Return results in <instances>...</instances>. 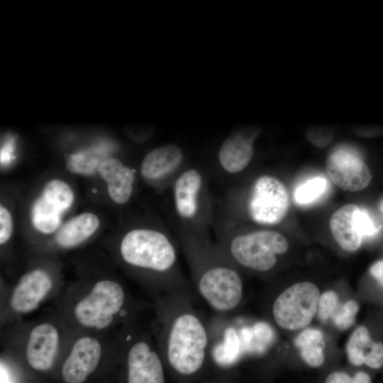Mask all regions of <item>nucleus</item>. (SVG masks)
I'll return each instance as SVG.
<instances>
[{
    "instance_id": "c756f323",
    "label": "nucleus",
    "mask_w": 383,
    "mask_h": 383,
    "mask_svg": "<svg viewBox=\"0 0 383 383\" xmlns=\"http://www.w3.org/2000/svg\"><path fill=\"white\" fill-rule=\"evenodd\" d=\"M366 365L371 368L379 369L383 366V344L382 343H375L365 359Z\"/></svg>"
},
{
    "instance_id": "4468645a",
    "label": "nucleus",
    "mask_w": 383,
    "mask_h": 383,
    "mask_svg": "<svg viewBox=\"0 0 383 383\" xmlns=\"http://www.w3.org/2000/svg\"><path fill=\"white\" fill-rule=\"evenodd\" d=\"M255 131H241L230 135L222 144L218 159L223 169L235 174L243 170L253 155Z\"/></svg>"
},
{
    "instance_id": "393cba45",
    "label": "nucleus",
    "mask_w": 383,
    "mask_h": 383,
    "mask_svg": "<svg viewBox=\"0 0 383 383\" xmlns=\"http://www.w3.org/2000/svg\"><path fill=\"white\" fill-rule=\"evenodd\" d=\"M358 310L359 306L355 301L340 304L331 319L339 329H348L353 325Z\"/></svg>"
},
{
    "instance_id": "cd10ccee",
    "label": "nucleus",
    "mask_w": 383,
    "mask_h": 383,
    "mask_svg": "<svg viewBox=\"0 0 383 383\" xmlns=\"http://www.w3.org/2000/svg\"><path fill=\"white\" fill-rule=\"evenodd\" d=\"M307 139L318 148H324L332 141L334 129L330 127L316 126L308 129L306 132Z\"/></svg>"
},
{
    "instance_id": "412c9836",
    "label": "nucleus",
    "mask_w": 383,
    "mask_h": 383,
    "mask_svg": "<svg viewBox=\"0 0 383 383\" xmlns=\"http://www.w3.org/2000/svg\"><path fill=\"white\" fill-rule=\"evenodd\" d=\"M108 145L100 143L82 151L69 155L66 157V167L73 173L89 175L93 174L101 162L106 159Z\"/></svg>"
},
{
    "instance_id": "7c9ffc66",
    "label": "nucleus",
    "mask_w": 383,
    "mask_h": 383,
    "mask_svg": "<svg viewBox=\"0 0 383 383\" xmlns=\"http://www.w3.org/2000/svg\"><path fill=\"white\" fill-rule=\"evenodd\" d=\"M370 273L383 287V260L374 263L370 269Z\"/></svg>"
},
{
    "instance_id": "473e14b6",
    "label": "nucleus",
    "mask_w": 383,
    "mask_h": 383,
    "mask_svg": "<svg viewBox=\"0 0 383 383\" xmlns=\"http://www.w3.org/2000/svg\"><path fill=\"white\" fill-rule=\"evenodd\" d=\"M356 133L362 135V136H370L379 134L382 131V128H356L355 129Z\"/></svg>"
},
{
    "instance_id": "9d476101",
    "label": "nucleus",
    "mask_w": 383,
    "mask_h": 383,
    "mask_svg": "<svg viewBox=\"0 0 383 383\" xmlns=\"http://www.w3.org/2000/svg\"><path fill=\"white\" fill-rule=\"evenodd\" d=\"M165 380V369L158 353L144 340L133 344L127 355L128 382L164 383Z\"/></svg>"
},
{
    "instance_id": "a211bd4d",
    "label": "nucleus",
    "mask_w": 383,
    "mask_h": 383,
    "mask_svg": "<svg viewBox=\"0 0 383 383\" xmlns=\"http://www.w3.org/2000/svg\"><path fill=\"white\" fill-rule=\"evenodd\" d=\"M357 208L358 206L354 204L344 205L332 214L329 221L334 239L343 250L349 252L357 250L362 240L353 221Z\"/></svg>"
},
{
    "instance_id": "2f4dec72",
    "label": "nucleus",
    "mask_w": 383,
    "mask_h": 383,
    "mask_svg": "<svg viewBox=\"0 0 383 383\" xmlns=\"http://www.w3.org/2000/svg\"><path fill=\"white\" fill-rule=\"evenodd\" d=\"M328 383H349L352 382V377L344 372H334L331 374L326 380Z\"/></svg>"
},
{
    "instance_id": "20e7f679",
    "label": "nucleus",
    "mask_w": 383,
    "mask_h": 383,
    "mask_svg": "<svg viewBox=\"0 0 383 383\" xmlns=\"http://www.w3.org/2000/svg\"><path fill=\"white\" fill-rule=\"evenodd\" d=\"M288 242L279 232L270 230L236 234L229 238L222 252L238 268L267 272L274 268L277 256L288 249Z\"/></svg>"
},
{
    "instance_id": "423d86ee",
    "label": "nucleus",
    "mask_w": 383,
    "mask_h": 383,
    "mask_svg": "<svg viewBox=\"0 0 383 383\" xmlns=\"http://www.w3.org/2000/svg\"><path fill=\"white\" fill-rule=\"evenodd\" d=\"M125 299L122 287L112 280L98 282L91 292L74 307L77 321L85 327L103 329L113 320Z\"/></svg>"
},
{
    "instance_id": "1a4fd4ad",
    "label": "nucleus",
    "mask_w": 383,
    "mask_h": 383,
    "mask_svg": "<svg viewBox=\"0 0 383 383\" xmlns=\"http://www.w3.org/2000/svg\"><path fill=\"white\" fill-rule=\"evenodd\" d=\"M326 169L331 180L348 192L365 189L372 177L362 158L348 146L338 147L328 155Z\"/></svg>"
},
{
    "instance_id": "dca6fc26",
    "label": "nucleus",
    "mask_w": 383,
    "mask_h": 383,
    "mask_svg": "<svg viewBox=\"0 0 383 383\" xmlns=\"http://www.w3.org/2000/svg\"><path fill=\"white\" fill-rule=\"evenodd\" d=\"M183 152L174 144L157 148L149 152L142 161L140 172L148 179H157L174 171L182 162Z\"/></svg>"
},
{
    "instance_id": "b1692460",
    "label": "nucleus",
    "mask_w": 383,
    "mask_h": 383,
    "mask_svg": "<svg viewBox=\"0 0 383 383\" xmlns=\"http://www.w3.org/2000/svg\"><path fill=\"white\" fill-rule=\"evenodd\" d=\"M327 181L321 177L309 179L299 187L294 192L295 201L299 204H308L316 201L326 191Z\"/></svg>"
},
{
    "instance_id": "7ed1b4c3",
    "label": "nucleus",
    "mask_w": 383,
    "mask_h": 383,
    "mask_svg": "<svg viewBox=\"0 0 383 383\" xmlns=\"http://www.w3.org/2000/svg\"><path fill=\"white\" fill-rule=\"evenodd\" d=\"M120 252L127 264L165 274L178 292H190V284L178 265L176 248L164 233L133 229L123 236Z\"/></svg>"
},
{
    "instance_id": "bb28decb",
    "label": "nucleus",
    "mask_w": 383,
    "mask_h": 383,
    "mask_svg": "<svg viewBox=\"0 0 383 383\" xmlns=\"http://www.w3.org/2000/svg\"><path fill=\"white\" fill-rule=\"evenodd\" d=\"M353 221L356 231L362 238L373 235L379 230L368 212L359 206L354 213Z\"/></svg>"
},
{
    "instance_id": "2eb2a0df",
    "label": "nucleus",
    "mask_w": 383,
    "mask_h": 383,
    "mask_svg": "<svg viewBox=\"0 0 383 383\" xmlns=\"http://www.w3.org/2000/svg\"><path fill=\"white\" fill-rule=\"evenodd\" d=\"M98 172L106 183L111 200L118 204L126 203L133 189L135 174L133 170L116 158L106 157L99 165Z\"/></svg>"
},
{
    "instance_id": "6ab92c4d",
    "label": "nucleus",
    "mask_w": 383,
    "mask_h": 383,
    "mask_svg": "<svg viewBox=\"0 0 383 383\" xmlns=\"http://www.w3.org/2000/svg\"><path fill=\"white\" fill-rule=\"evenodd\" d=\"M99 224V219L94 213H81L68 221L60 229L55 235V241L62 248L76 246L90 237Z\"/></svg>"
},
{
    "instance_id": "9b49d317",
    "label": "nucleus",
    "mask_w": 383,
    "mask_h": 383,
    "mask_svg": "<svg viewBox=\"0 0 383 383\" xmlns=\"http://www.w3.org/2000/svg\"><path fill=\"white\" fill-rule=\"evenodd\" d=\"M101 348L97 340L83 337L78 339L63 364L62 376L68 383H81L96 368Z\"/></svg>"
},
{
    "instance_id": "a878e982",
    "label": "nucleus",
    "mask_w": 383,
    "mask_h": 383,
    "mask_svg": "<svg viewBox=\"0 0 383 383\" xmlns=\"http://www.w3.org/2000/svg\"><path fill=\"white\" fill-rule=\"evenodd\" d=\"M339 304L338 297L334 292L328 291L320 295L317 306L320 321L325 323L331 318Z\"/></svg>"
},
{
    "instance_id": "72a5a7b5",
    "label": "nucleus",
    "mask_w": 383,
    "mask_h": 383,
    "mask_svg": "<svg viewBox=\"0 0 383 383\" xmlns=\"http://www.w3.org/2000/svg\"><path fill=\"white\" fill-rule=\"evenodd\" d=\"M371 382L370 376L362 372H357L352 377V382L353 383H368Z\"/></svg>"
},
{
    "instance_id": "0eeeda50",
    "label": "nucleus",
    "mask_w": 383,
    "mask_h": 383,
    "mask_svg": "<svg viewBox=\"0 0 383 383\" xmlns=\"http://www.w3.org/2000/svg\"><path fill=\"white\" fill-rule=\"evenodd\" d=\"M74 199L73 190L67 182L58 179L48 182L31 207L30 218L33 227L44 234L55 231Z\"/></svg>"
},
{
    "instance_id": "f03ea898",
    "label": "nucleus",
    "mask_w": 383,
    "mask_h": 383,
    "mask_svg": "<svg viewBox=\"0 0 383 383\" xmlns=\"http://www.w3.org/2000/svg\"><path fill=\"white\" fill-rule=\"evenodd\" d=\"M194 289L206 305L219 315L231 314L243 296L238 268L222 252L189 255Z\"/></svg>"
},
{
    "instance_id": "f704fd0d",
    "label": "nucleus",
    "mask_w": 383,
    "mask_h": 383,
    "mask_svg": "<svg viewBox=\"0 0 383 383\" xmlns=\"http://www.w3.org/2000/svg\"><path fill=\"white\" fill-rule=\"evenodd\" d=\"M382 209L383 210V203H382Z\"/></svg>"
},
{
    "instance_id": "ddd939ff",
    "label": "nucleus",
    "mask_w": 383,
    "mask_h": 383,
    "mask_svg": "<svg viewBox=\"0 0 383 383\" xmlns=\"http://www.w3.org/2000/svg\"><path fill=\"white\" fill-rule=\"evenodd\" d=\"M59 336L57 329L50 323L35 326L30 332L26 357L30 366L38 371L51 367L57 354Z\"/></svg>"
},
{
    "instance_id": "4be33fe9",
    "label": "nucleus",
    "mask_w": 383,
    "mask_h": 383,
    "mask_svg": "<svg viewBox=\"0 0 383 383\" xmlns=\"http://www.w3.org/2000/svg\"><path fill=\"white\" fill-rule=\"evenodd\" d=\"M304 361L311 367H320L324 361L325 342L323 333L315 328L302 331L294 340Z\"/></svg>"
},
{
    "instance_id": "39448f33",
    "label": "nucleus",
    "mask_w": 383,
    "mask_h": 383,
    "mask_svg": "<svg viewBox=\"0 0 383 383\" xmlns=\"http://www.w3.org/2000/svg\"><path fill=\"white\" fill-rule=\"evenodd\" d=\"M318 288L309 282H299L284 290L275 299L272 313L281 328L296 331L306 327L317 313Z\"/></svg>"
},
{
    "instance_id": "c85d7f7f",
    "label": "nucleus",
    "mask_w": 383,
    "mask_h": 383,
    "mask_svg": "<svg viewBox=\"0 0 383 383\" xmlns=\"http://www.w3.org/2000/svg\"><path fill=\"white\" fill-rule=\"evenodd\" d=\"M13 233V220L9 211L2 204L0 206V244L6 243Z\"/></svg>"
},
{
    "instance_id": "5701e85b",
    "label": "nucleus",
    "mask_w": 383,
    "mask_h": 383,
    "mask_svg": "<svg viewBox=\"0 0 383 383\" xmlns=\"http://www.w3.org/2000/svg\"><path fill=\"white\" fill-rule=\"evenodd\" d=\"M374 343L366 327L360 326L356 328L350 337L346 346L350 363L355 366L364 364L365 359L371 351Z\"/></svg>"
},
{
    "instance_id": "f257e3e1",
    "label": "nucleus",
    "mask_w": 383,
    "mask_h": 383,
    "mask_svg": "<svg viewBox=\"0 0 383 383\" xmlns=\"http://www.w3.org/2000/svg\"><path fill=\"white\" fill-rule=\"evenodd\" d=\"M190 292L170 294L165 358L173 380L191 382L200 378L210 363V330L194 307Z\"/></svg>"
},
{
    "instance_id": "f3484780",
    "label": "nucleus",
    "mask_w": 383,
    "mask_h": 383,
    "mask_svg": "<svg viewBox=\"0 0 383 383\" xmlns=\"http://www.w3.org/2000/svg\"><path fill=\"white\" fill-rule=\"evenodd\" d=\"M201 184V175L194 169L185 171L175 182L174 204L181 218L190 219L196 215L198 209V194Z\"/></svg>"
},
{
    "instance_id": "aec40b11",
    "label": "nucleus",
    "mask_w": 383,
    "mask_h": 383,
    "mask_svg": "<svg viewBox=\"0 0 383 383\" xmlns=\"http://www.w3.org/2000/svg\"><path fill=\"white\" fill-rule=\"evenodd\" d=\"M241 356L244 353L262 354L272 345L274 332L267 323L259 322L251 327H244L238 331Z\"/></svg>"
},
{
    "instance_id": "6e6552de",
    "label": "nucleus",
    "mask_w": 383,
    "mask_h": 383,
    "mask_svg": "<svg viewBox=\"0 0 383 383\" xmlns=\"http://www.w3.org/2000/svg\"><path fill=\"white\" fill-rule=\"evenodd\" d=\"M289 206L284 185L271 176H262L255 182L248 201V212L257 223L274 225L286 216Z\"/></svg>"
},
{
    "instance_id": "f8f14e48",
    "label": "nucleus",
    "mask_w": 383,
    "mask_h": 383,
    "mask_svg": "<svg viewBox=\"0 0 383 383\" xmlns=\"http://www.w3.org/2000/svg\"><path fill=\"white\" fill-rule=\"evenodd\" d=\"M52 287L50 277L42 270H35L24 274L13 291L10 301L11 308L17 313L33 311Z\"/></svg>"
}]
</instances>
